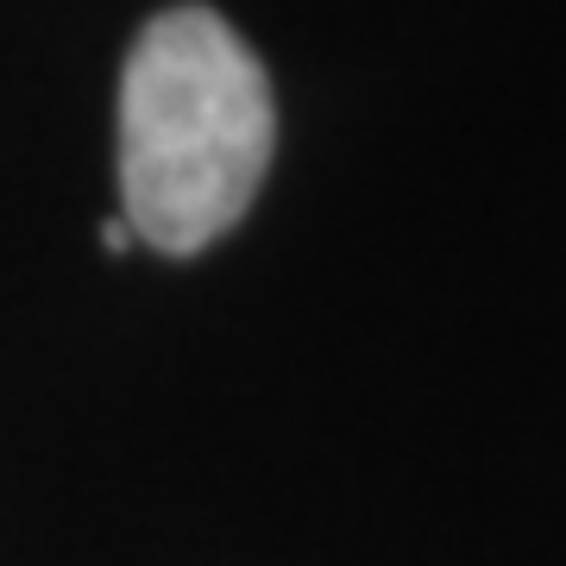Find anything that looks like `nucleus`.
I'll use <instances>...</instances> for the list:
<instances>
[{
	"label": "nucleus",
	"mask_w": 566,
	"mask_h": 566,
	"mask_svg": "<svg viewBox=\"0 0 566 566\" xmlns=\"http://www.w3.org/2000/svg\"><path fill=\"white\" fill-rule=\"evenodd\" d=\"M102 245H107V252H126V245H133V227H126V214H114V221L102 227Z\"/></svg>",
	"instance_id": "nucleus-2"
},
{
	"label": "nucleus",
	"mask_w": 566,
	"mask_h": 566,
	"mask_svg": "<svg viewBox=\"0 0 566 566\" xmlns=\"http://www.w3.org/2000/svg\"><path fill=\"white\" fill-rule=\"evenodd\" d=\"M277 114L245 39L208 7H170L120 76V214L170 259L240 221L271 164Z\"/></svg>",
	"instance_id": "nucleus-1"
}]
</instances>
